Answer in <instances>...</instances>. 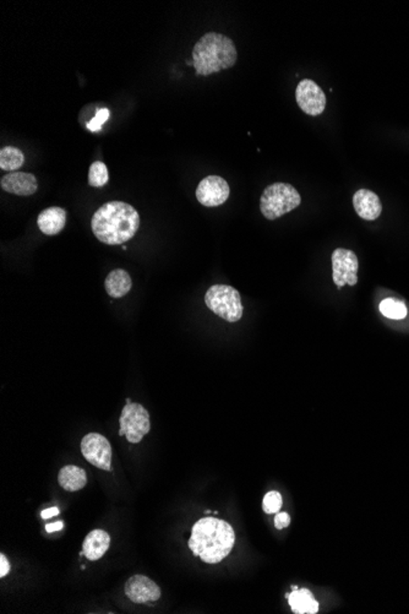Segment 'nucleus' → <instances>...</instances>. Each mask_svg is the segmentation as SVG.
Segmentation results:
<instances>
[{
  "label": "nucleus",
  "mask_w": 409,
  "mask_h": 614,
  "mask_svg": "<svg viewBox=\"0 0 409 614\" xmlns=\"http://www.w3.org/2000/svg\"><path fill=\"white\" fill-rule=\"evenodd\" d=\"M140 227V216L124 201H109L96 210L91 228L98 241L108 246H119L130 241Z\"/></svg>",
  "instance_id": "nucleus-1"
},
{
  "label": "nucleus",
  "mask_w": 409,
  "mask_h": 614,
  "mask_svg": "<svg viewBox=\"0 0 409 614\" xmlns=\"http://www.w3.org/2000/svg\"><path fill=\"white\" fill-rule=\"evenodd\" d=\"M235 534L232 526L224 520L205 518L194 523L189 548L203 563L217 564L232 552Z\"/></svg>",
  "instance_id": "nucleus-2"
},
{
  "label": "nucleus",
  "mask_w": 409,
  "mask_h": 614,
  "mask_svg": "<svg viewBox=\"0 0 409 614\" xmlns=\"http://www.w3.org/2000/svg\"><path fill=\"white\" fill-rule=\"evenodd\" d=\"M238 58L237 48L230 38L221 33L203 35L192 49V63L197 75L208 76L229 69Z\"/></svg>",
  "instance_id": "nucleus-3"
},
{
  "label": "nucleus",
  "mask_w": 409,
  "mask_h": 614,
  "mask_svg": "<svg viewBox=\"0 0 409 614\" xmlns=\"http://www.w3.org/2000/svg\"><path fill=\"white\" fill-rule=\"evenodd\" d=\"M302 203L300 194L292 184L273 183L266 188L260 199L261 214L273 221L297 208Z\"/></svg>",
  "instance_id": "nucleus-4"
},
{
  "label": "nucleus",
  "mask_w": 409,
  "mask_h": 614,
  "mask_svg": "<svg viewBox=\"0 0 409 614\" xmlns=\"http://www.w3.org/2000/svg\"><path fill=\"white\" fill-rule=\"evenodd\" d=\"M205 303L208 309L228 323L239 321L244 311L239 292L226 285H215L210 287L205 294Z\"/></svg>",
  "instance_id": "nucleus-5"
},
{
  "label": "nucleus",
  "mask_w": 409,
  "mask_h": 614,
  "mask_svg": "<svg viewBox=\"0 0 409 614\" xmlns=\"http://www.w3.org/2000/svg\"><path fill=\"white\" fill-rule=\"evenodd\" d=\"M119 424L120 437L125 435L129 443H140L151 429L149 411L140 404H127L122 408Z\"/></svg>",
  "instance_id": "nucleus-6"
},
{
  "label": "nucleus",
  "mask_w": 409,
  "mask_h": 614,
  "mask_svg": "<svg viewBox=\"0 0 409 614\" xmlns=\"http://www.w3.org/2000/svg\"><path fill=\"white\" fill-rule=\"evenodd\" d=\"M81 453L91 465L112 471V446L106 437L98 433H89L81 440Z\"/></svg>",
  "instance_id": "nucleus-7"
},
{
  "label": "nucleus",
  "mask_w": 409,
  "mask_h": 614,
  "mask_svg": "<svg viewBox=\"0 0 409 614\" xmlns=\"http://www.w3.org/2000/svg\"><path fill=\"white\" fill-rule=\"evenodd\" d=\"M332 278L338 289L345 285L356 286L358 283V269L359 262L354 251L337 248L332 253Z\"/></svg>",
  "instance_id": "nucleus-8"
},
{
  "label": "nucleus",
  "mask_w": 409,
  "mask_h": 614,
  "mask_svg": "<svg viewBox=\"0 0 409 614\" xmlns=\"http://www.w3.org/2000/svg\"><path fill=\"white\" fill-rule=\"evenodd\" d=\"M296 100L298 106L308 116H320L326 107V96L315 81L304 79L300 81L296 90Z\"/></svg>",
  "instance_id": "nucleus-9"
},
{
  "label": "nucleus",
  "mask_w": 409,
  "mask_h": 614,
  "mask_svg": "<svg viewBox=\"0 0 409 614\" xmlns=\"http://www.w3.org/2000/svg\"><path fill=\"white\" fill-rule=\"evenodd\" d=\"M229 194L230 189L228 183L222 177H206L197 186V201L206 208H216L226 203Z\"/></svg>",
  "instance_id": "nucleus-10"
},
{
  "label": "nucleus",
  "mask_w": 409,
  "mask_h": 614,
  "mask_svg": "<svg viewBox=\"0 0 409 614\" xmlns=\"http://www.w3.org/2000/svg\"><path fill=\"white\" fill-rule=\"evenodd\" d=\"M125 595L134 604L156 602L161 597V588L156 582L145 575H134L124 586Z\"/></svg>",
  "instance_id": "nucleus-11"
},
{
  "label": "nucleus",
  "mask_w": 409,
  "mask_h": 614,
  "mask_svg": "<svg viewBox=\"0 0 409 614\" xmlns=\"http://www.w3.org/2000/svg\"><path fill=\"white\" fill-rule=\"evenodd\" d=\"M1 189L6 192L15 194L19 197H30L37 192V178L33 173L26 172H10L0 181Z\"/></svg>",
  "instance_id": "nucleus-12"
},
{
  "label": "nucleus",
  "mask_w": 409,
  "mask_h": 614,
  "mask_svg": "<svg viewBox=\"0 0 409 614\" xmlns=\"http://www.w3.org/2000/svg\"><path fill=\"white\" fill-rule=\"evenodd\" d=\"M353 205L356 214L365 221H375L383 213V205L375 192L367 189L356 190L353 195Z\"/></svg>",
  "instance_id": "nucleus-13"
},
{
  "label": "nucleus",
  "mask_w": 409,
  "mask_h": 614,
  "mask_svg": "<svg viewBox=\"0 0 409 614\" xmlns=\"http://www.w3.org/2000/svg\"><path fill=\"white\" fill-rule=\"evenodd\" d=\"M37 224L38 228L46 235H59L66 224V211L58 206L46 208L38 215Z\"/></svg>",
  "instance_id": "nucleus-14"
},
{
  "label": "nucleus",
  "mask_w": 409,
  "mask_h": 614,
  "mask_svg": "<svg viewBox=\"0 0 409 614\" xmlns=\"http://www.w3.org/2000/svg\"><path fill=\"white\" fill-rule=\"evenodd\" d=\"M111 545V537L103 530H93L86 536L82 543V552L89 561H98L104 556Z\"/></svg>",
  "instance_id": "nucleus-15"
},
{
  "label": "nucleus",
  "mask_w": 409,
  "mask_h": 614,
  "mask_svg": "<svg viewBox=\"0 0 409 614\" xmlns=\"http://www.w3.org/2000/svg\"><path fill=\"white\" fill-rule=\"evenodd\" d=\"M133 286L131 278L125 270L122 269H116L111 273H108V276L104 281V287H106L107 294H109L112 298H122L124 296L130 292Z\"/></svg>",
  "instance_id": "nucleus-16"
},
{
  "label": "nucleus",
  "mask_w": 409,
  "mask_h": 614,
  "mask_svg": "<svg viewBox=\"0 0 409 614\" xmlns=\"http://www.w3.org/2000/svg\"><path fill=\"white\" fill-rule=\"evenodd\" d=\"M293 612L297 614H315L319 611V602L315 599L313 593L307 588L294 590L292 593L286 595Z\"/></svg>",
  "instance_id": "nucleus-17"
},
{
  "label": "nucleus",
  "mask_w": 409,
  "mask_h": 614,
  "mask_svg": "<svg viewBox=\"0 0 409 614\" xmlns=\"http://www.w3.org/2000/svg\"><path fill=\"white\" fill-rule=\"evenodd\" d=\"M58 482L65 491H78L85 488L87 475L85 470L78 466H64L59 471Z\"/></svg>",
  "instance_id": "nucleus-18"
},
{
  "label": "nucleus",
  "mask_w": 409,
  "mask_h": 614,
  "mask_svg": "<svg viewBox=\"0 0 409 614\" xmlns=\"http://www.w3.org/2000/svg\"><path fill=\"white\" fill-rule=\"evenodd\" d=\"M25 163V155L21 150L14 146H6L0 150V168L1 171H17Z\"/></svg>",
  "instance_id": "nucleus-19"
},
{
  "label": "nucleus",
  "mask_w": 409,
  "mask_h": 614,
  "mask_svg": "<svg viewBox=\"0 0 409 614\" xmlns=\"http://www.w3.org/2000/svg\"><path fill=\"white\" fill-rule=\"evenodd\" d=\"M379 309L385 318L392 320H402L408 314V310L403 302L393 298L383 299L379 305Z\"/></svg>",
  "instance_id": "nucleus-20"
},
{
  "label": "nucleus",
  "mask_w": 409,
  "mask_h": 614,
  "mask_svg": "<svg viewBox=\"0 0 409 614\" xmlns=\"http://www.w3.org/2000/svg\"><path fill=\"white\" fill-rule=\"evenodd\" d=\"M108 168L101 161L93 162L89 171V184L91 187L102 188L108 183Z\"/></svg>",
  "instance_id": "nucleus-21"
},
{
  "label": "nucleus",
  "mask_w": 409,
  "mask_h": 614,
  "mask_svg": "<svg viewBox=\"0 0 409 614\" xmlns=\"http://www.w3.org/2000/svg\"><path fill=\"white\" fill-rule=\"evenodd\" d=\"M283 499L278 491H269L264 498L262 507L266 514H277L281 510Z\"/></svg>",
  "instance_id": "nucleus-22"
},
{
  "label": "nucleus",
  "mask_w": 409,
  "mask_h": 614,
  "mask_svg": "<svg viewBox=\"0 0 409 614\" xmlns=\"http://www.w3.org/2000/svg\"><path fill=\"white\" fill-rule=\"evenodd\" d=\"M108 118H109V111L107 108H102L87 123L86 128L89 129L91 133H98L101 132L102 127L108 120Z\"/></svg>",
  "instance_id": "nucleus-23"
},
{
  "label": "nucleus",
  "mask_w": 409,
  "mask_h": 614,
  "mask_svg": "<svg viewBox=\"0 0 409 614\" xmlns=\"http://www.w3.org/2000/svg\"><path fill=\"white\" fill-rule=\"evenodd\" d=\"M289 523H291V518H289V515L287 513H283V512H278L276 514V516H275V527L277 530L284 529V527H288L289 526Z\"/></svg>",
  "instance_id": "nucleus-24"
},
{
  "label": "nucleus",
  "mask_w": 409,
  "mask_h": 614,
  "mask_svg": "<svg viewBox=\"0 0 409 614\" xmlns=\"http://www.w3.org/2000/svg\"><path fill=\"white\" fill-rule=\"evenodd\" d=\"M10 572V563L4 554H0V577H4Z\"/></svg>",
  "instance_id": "nucleus-25"
},
{
  "label": "nucleus",
  "mask_w": 409,
  "mask_h": 614,
  "mask_svg": "<svg viewBox=\"0 0 409 614\" xmlns=\"http://www.w3.org/2000/svg\"><path fill=\"white\" fill-rule=\"evenodd\" d=\"M57 515H59V509L55 507L46 509V510H43L42 514H41V516H42V518H44V520L53 518V516H57Z\"/></svg>",
  "instance_id": "nucleus-26"
},
{
  "label": "nucleus",
  "mask_w": 409,
  "mask_h": 614,
  "mask_svg": "<svg viewBox=\"0 0 409 614\" xmlns=\"http://www.w3.org/2000/svg\"><path fill=\"white\" fill-rule=\"evenodd\" d=\"M64 527V523H62V521H58V523H49L46 526V531L49 532V534H52V532H57V531H60V530H63Z\"/></svg>",
  "instance_id": "nucleus-27"
},
{
  "label": "nucleus",
  "mask_w": 409,
  "mask_h": 614,
  "mask_svg": "<svg viewBox=\"0 0 409 614\" xmlns=\"http://www.w3.org/2000/svg\"><path fill=\"white\" fill-rule=\"evenodd\" d=\"M127 404H131V400H130V399H127Z\"/></svg>",
  "instance_id": "nucleus-28"
}]
</instances>
